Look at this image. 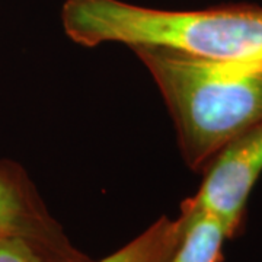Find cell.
Segmentation results:
<instances>
[{
    "label": "cell",
    "instance_id": "6da1fadb",
    "mask_svg": "<svg viewBox=\"0 0 262 262\" xmlns=\"http://www.w3.org/2000/svg\"><path fill=\"white\" fill-rule=\"evenodd\" d=\"M66 35L83 47H156L211 61L262 63V6L168 10L122 0H66Z\"/></svg>",
    "mask_w": 262,
    "mask_h": 262
},
{
    "label": "cell",
    "instance_id": "7a4b0ae2",
    "mask_svg": "<svg viewBox=\"0 0 262 262\" xmlns=\"http://www.w3.org/2000/svg\"><path fill=\"white\" fill-rule=\"evenodd\" d=\"M133 51L168 106L191 169H206L227 143L262 122V63L211 61L156 47Z\"/></svg>",
    "mask_w": 262,
    "mask_h": 262
},
{
    "label": "cell",
    "instance_id": "3957f363",
    "mask_svg": "<svg viewBox=\"0 0 262 262\" xmlns=\"http://www.w3.org/2000/svg\"><path fill=\"white\" fill-rule=\"evenodd\" d=\"M204 170L198 192L182 207L213 215L225 226L229 237H233L262 175V122L227 143Z\"/></svg>",
    "mask_w": 262,
    "mask_h": 262
},
{
    "label": "cell",
    "instance_id": "277c9868",
    "mask_svg": "<svg viewBox=\"0 0 262 262\" xmlns=\"http://www.w3.org/2000/svg\"><path fill=\"white\" fill-rule=\"evenodd\" d=\"M3 234L27 237L50 258L70 252L63 248V237L25 172L9 162H0V236Z\"/></svg>",
    "mask_w": 262,
    "mask_h": 262
},
{
    "label": "cell",
    "instance_id": "5b68a950",
    "mask_svg": "<svg viewBox=\"0 0 262 262\" xmlns=\"http://www.w3.org/2000/svg\"><path fill=\"white\" fill-rule=\"evenodd\" d=\"M187 225V213L177 219L160 217L136 239L98 262H169Z\"/></svg>",
    "mask_w": 262,
    "mask_h": 262
},
{
    "label": "cell",
    "instance_id": "8992f818",
    "mask_svg": "<svg viewBox=\"0 0 262 262\" xmlns=\"http://www.w3.org/2000/svg\"><path fill=\"white\" fill-rule=\"evenodd\" d=\"M187 225L177 251L169 262H220L229 233L213 215L191 211L185 207Z\"/></svg>",
    "mask_w": 262,
    "mask_h": 262
},
{
    "label": "cell",
    "instance_id": "52a82bcc",
    "mask_svg": "<svg viewBox=\"0 0 262 262\" xmlns=\"http://www.w3.org/2000/svg\"><path fill=\"white\" fill-rule=\"evenodd\" d=\"M0 262H51L38 245L18 234L0 236Z\"/></svg>",
    "mask_w": 262,
    "mask_h": 262
}]
</instances>
